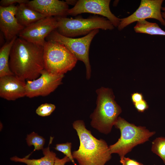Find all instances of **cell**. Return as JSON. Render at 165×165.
Instances as JSON below:
<instances>
[{
  "label": "cell",
  "mask_w": 165,
  "mask_h": 165,
  "mask_svg": "<svg viewBox=\"0 0 165 165\" xmlns=\"http://www.w3.org/2000/svg\"><path fill=\"white\" fill-rule=\"evenodd\" d=\"M43 51V46L17 37L10 54L9 66L11 71L25 81L37 79L44 69Z\"/></svg>",
  "instance_id": "6da1fadb"
},
{
  "label": "cell",
  "mask_w": 165,
  "mask_h": 165,
  "mask_svg": "<svg viewBox=\"0 0 165 165\" xmlns=\"http://www.w3.org/2000/svg\"><path fill=\"white\" fill-rule=\"evenodd\" d=\"M72 126L79 138L80 145L72 155L79 165H105L111 159L112 154L106 142L93 136L83 120H76Z\"/></svg>",
  "instance_id": "7a4b0ae2"
},
{
  "label": "cell",
  "mask_w": 165,
  "mask_h": 165,
  "mask_svg": "<svg viewBox=\"0 0 165 165\" xmlns=\"http://www.w3.org/2000/svg\"><path fill=\"white\" fill-rule=\"evenodd\" d=\"M96 92L97 95V106L90 116V125L100 132L108 134L111 132L122 109L115 100L111 89L101 87Z\"/></svg>",
  "instance_id": "3957f363"
},
{
  "label": "cell",
  "mask_w": 165,
  "mask_h": 165,
  "mask_svg": "<svg viewBox=\"0 0 165 165\" xmlns=\"http://www.w3.org/2000/svg\"><path fill=\"white\" fill-rule=\"evenodd\" d=\"M114 126L119 130L121 135L118 141L109 147L111 153L118 154L120 158L130 152L136 146L149 140L156 133L144 127L137 126L119 117Z\"/></svg>",
  "instance_id": "277c9868"
},
{
  "label": "cell",
  "mask_w": 165,
  "mask_h": 165,
  "mask_svg": "<svg viewBox=\"0 0 165 165\" xmlns=\"http://www.w3.org/2000/svg\"><path fill=\"white\" fill-rule=\"evenodd\" d=\"M55 17L57 22L56 30L61 35L70 38L86 35L96 29L111 30L115 27L109 20L103 16H94L86 18Z\"/></svg>",
  "instance_id": "5b68a950"
},
{
  "label": "cell",
  "mask_w": 165,
  "mask_h": 165,
  "mask_svg": "<svg viewBox=\"0 0 165 165\" xmlns=\"http://www.w3.org/2000/svg\"><path fill=\"white\" fill-rule=\"evenodd\" d=\"M44 68L54 75H64L75 66L78 60L63 44L46 41L43 46Z\"/></svg>",
  "instance_id": "8992f818"
},
{
  "label": "cell",
  "mask_w": 165,
  "mask_h": 165,
  "mask_svg": "<svg viewBox=\"0 0 165 165\" xmlns=\"http://www.w3.org/2000/svg\"><path fill=\"white\" fill-rule=\"evenodd\" d=\"M99 32V29H96L82 37L75 38L64 36L55 29L50 34L46 39V41H56L63 44L78 61H82L86 67V78L88 80L90 78L91 71L89 59L90 46L94 38Z\"/></svg>",
  "instance_id": "52a82bcc"
},
{
  "label": "cell",
  "mask_w": 165,
  "mask_h": 165,
  "mask_svg": "<svg viewBox=\"0 0 165 165\" xmlns=\"http://www.w3.org/2000/svg\"><path fill=\"white\" fill-rule=\"evenodd\" d=\"M64 76V75H54L44 69L39 77L26 82V96L32 98L49 95L62 83Z\"/></svg>",
  "instance_id": "ba28073f"
},
{
  "label": "cell",
  "mask_w": 165,
  "mask_h": 165,
  "mask_svg": "<svg viewBox=\"0 0 165 165\" xmlns=\"http://www.w3.org/2000/svg\"><path fill=\"white\" fill-rule=\"evenodd\" d=\"M163 0H141L138 8L131 15L120 18L117 27L121 31L133 23L148 18L158 20L163 26H165V19L162 17L161 12Z\"/></svg>",
  "instance_id": "9c48e42d"
},
{
  "label": "cell",
  "mask_w": 165,
  "mask_h": 165,
  "mask_svg": "<svg viewBox=\"0 0 165 165\" xmlns=\"http://www.w3.org/2000/svg\"><path fill=\"white\" fill-rule=\"evenodd\" d=\"M110 0H79L75 5L69 9L68 15L76 16L87 13L102 16L109 20L116 27L119 24L120 18L116 16L110 9Z\"/></svg>",
  "instance_id": "30bf717a"
},
{
  "label": "cell",
  "mask_w": 165,
  "mask_h": 165,
  "mask_svg": "<svg viewBox=\"0 0 165 165\" xmlns=\"http://www.w3.org/2000/svg\"><path fill=\"white\" fill-rule=\"evenodd\" d=\"M57 22L54 17H46L25 28L19 37L37 45L43 46L45 39L56 29Z\"/></svg>",
  "instance_id": "8fae6325"
},
{
  "label": "cell",
  "mask_w": 165,
  "mask_h": 165,
  "mask_svg": "<svg viewBox=\"0 0 165 165\" xmlns=\"http://www.w3.org/2000/svg\"><path fill=\"white\" fill-rule=\"evenodd\" d=\"M17 6H0V29L7 41L18 35L25 28L16 17Z\"/></svg>",
  "instance_id": "7c38bea8"
},
{
  "label": "cell",
  "mask_w": 165,
  "mask_h": 165,
  "mask_svg": "<svg viewBox=\"0 0 165 165\" xmlns=\"http://www.w3.org/2000/svg\"><path fill=\"white\" fill-rule=\"evenodd\" d=\"M26 82L14 74L0 77V97L14 101L26 96Z\"/></svg>",
  "instance_id": "4fadbf2b"
},
{
  "label": "cell",
  "mask_w": 165,
  "mask_h": 165,
  "mask_svg": "<svg viewBox=\"0 0 165 165\" xmlns=\"http://www.w3.org/2000/svg\"><path fill=\"white\" fill-rule=\"evenodd\" d=\"M27 4L46 17H66L69 9L65 1L58 0H33Z\"/></svg>",
  "instance_id": "5bb4252c"
},
{
  "label": "cell",
  "mask_w": 165,
  "mask_h": 165,
  "mask_svg": "<svg viewBox=\"0 0 165 165\" xmlns=\"http://www.w3.org/2000/svg\"><path fill=\"white\" fill-rule=\"evenodd\" d=\"M15 16L18 22L24 28L46 17L29 7L26 3L17 6Z\"/></svg>",
  "instance_id": "9a60e30c"
},
{
  "label": "cell",
  "mask_w": 165,
  "mask_h": 165,
  "mask_svg": "<svg viewBox=\"0 0 165 165\" xmlns=\"http://www.w3.org/2000/svg\"><path fill=\"white\" fill-rule=\"evenodd\" d=\"M53 138L50 137L48 146L42 149L44 155L43 157L38 159H29L26 157L21 158L15 156L11 158V160L15 162L24 163L27 165H54L56 154L50 150L49 147L52 143Z\"/></svg>",
  "instance_id": "2e32d148"
},
{
  "label": "cell",
  "mask_w": 165,
  "mask_h": 165,
  "mask_svg": "<svg viewBox=\"0 0 165 165\" xmlns=\"http://www.w3.org/2000/svg\"><path fill=\"white\" fill-rule=\"evenodd\" d=\"M17 36L7 41L0 49V77L14 74L9 66L10 51Z\"/></svg>",
  "instance_id": "e0dca14e"
},
{
  "label": "cell",
  "mask_w": 165,
  "mask_h": 165,
  "mask_svg": "<svg viewBox=\"0 0 165 165\" xmlns=\"http://www.w3.org/2000/svg\"><path fill=\"white\" fill-rule=\"evenodd\" d=\"M151 150L159 156L165 164V138L159 137L152 142Z\"/></svg>",
  "instance_id": "ac0fdd59"
},
{
  "label": "cell",
  "mask_w": 165,
  "mask_h": 165,
  "mask_svg": "<svg viewBox=\"0 0 165 165\" xmlns=\"http://www.w3.org/2000/svg\"><path fill=\"white\" fill-rule=\"evenodd\" d=\"M26 140L29 146L33 145L35 147L34 150L31 153L36 150H38L43 149L45 139L34 132L27 135Z\"/></svg>",
  "instance_id": "d6986e66"
},
{
  "label": "cell",
  "mask_w": 165,
  "mask_h": 165,
  "mask_svg": "<svg viewBox=\"0 0 165 165\" xmlns=\"http://www.w3.org/2000/svg\"><path fill=\"white\" fill-rule=\"evenodd\" d=\"M71 147L72 143L71 142H67L65 143L56 144L55 149L56 150L63 153L70 159L71 161L75 165H76L71 152Z\"/></svg>",
  "instance_id": "ffe728a7"
},
{
  "label": "cell",
  "mask_w": 165,
  "mask_h": 165,
  "mask_svg": "<svg viewBox=\"0 0 165 165\" xmlns=\"http://www.w3.org/2000/svg\"><path fill=\"white\" fill-rule=\"evenodd\" d=\"M55 106L52 104H42L37 108L36 113L39 116L44 117L50 115L55 110Z\"/></svg>",
  "instance_id": "44dd1931"
},
{
  "label": "cell",
  "mask_w": 165,
  "mask_h": 165,
  "mask_svg": "<svg viewBox=\"0 0 165 165\" xmlns=\"http://www.w3.org/2000/svg\"><path fill=\"white\" fill-rule=\"evenodd\" d=\"M29 1L28 0H2L0 1V6L3 7L13 5L14 3H18L27 4Z\"/></svg>",
  "instance_id": "7402d4cb"
},
{
  "label": "cell",
  "mask_w": 165,
  "mask_h": 165,
  "mask_svg": "<svg viewBox=\"0 0 165 165\" xmlns=\"http://www.w3.org/2000/svg\"><path fill=\"white\" fill-rule=\"evenodd\" d=\"M134 105L135 108L139 112H143L148 108L146 101L144 99L134 104Z\"/></svg>",
  "instance_id": "603a6c76"
},
{
  "label": "cell",
  "mask_w": 165,
  "mask_h": 165,
  "mask_svg": "<svg viewBox=\"0 0 165 165\" xmlns=\"http://www.w3.org/2000/svg\"><path fill=\"white\" fill-rule=\"evenodd\" d=\"M120 162L122 165H144L134 160L125 156L120 158Z\"/></svg>",
  "instance_id": "cb8c5ba5"
},
{
  "label": "cell",
  "mask_w": 165,
  "mask_h": 165,
  "mask_svg": "<svg viewBox=\"0 0 165 165\" xmlns=\"http://www.w3.org/2000/svg\"><path fill=\"white\" fill-rule=\"evenodd\" d=\"M143 95L141 93L137 92L131 94V99L134 104L143 100Z\"/></svg>",
  "instance_id": "d4e9b609"
},
{
  "label": "cell",
  "mask_w": 165,
  "mask_h": 165,
  "mask_svg": "<svg viewBox=\"0 0 165 165\" xmlns=\"http://www.w3.org/2000/svg\"><path fill=\"white\" fill-rule=\"evenodd\" d=\"M70 161H71L70 159L66 156L61 159H59L56 157L54 165H65L66 163Z\"/></svg>",
  "instance_id": "484cf974"
},
{
  "label": "cell",
  "mask_w": 165,
  "mask_h": 165,
  "mask_svg": "<svg viewBox=\"0 0 165 165\" xmlns=\"http://www.w3.org/2000/svg\"><path fill=\"white\" fill-rule=\"evenodd\" d=\"M78 0H66L65 1L67 4L68 5H73L75 6Z\"/></svg>",
  "instance_id": "4316f807"
},
{
  "label": "cell",
  "mask_w": 165,
  "mask_h": 165,
  "mask_svg": "<svg viewBox=\"0 0 165 165\" xmlns=\"http://www.w3.org/2000/svg\"><path fill=\"white\" fill-rule=\"evenodd\" d=\"M161 13L163 17L165 19V12H162Z\"/></svg>",
  "instance_id": "83f0119b"
},
{
  "label": "cell",
  "mask_w": 165,
  "mask_h": 165,
  "mask_svg": "<svg viewBox=\"0 0 165 165\" xmlns=\"http://www.w3.org/2000/svg\"><path fill=\"white\" fill-rule=\"evenodd\" d=\"M161 10H163V12H165V6L164 7H162Z\"/></svg>",
  "instance_id": "f1b7e54d"
}]
</instances>
